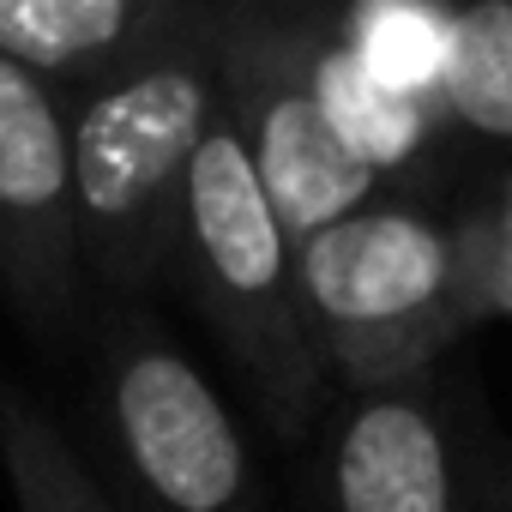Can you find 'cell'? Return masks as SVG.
I'll list each match as a JSON object with an SVG mask.
<instances>
[{
	"mask_svg": "<svg viewBox=\"0 0 512 512\" xmlns=\"http://www.w3.org/2000/svg\"><path fill=\"white\" fill-rule=\"evenodd\" d=\"M169 284L199 308L260 422L278 440H308L332 404L296 272V235L278 223L223 103L187 163L175 272Z\"/></svg>",
	"mask_w": 512,
	"mask_h": 512,
	"instance_id": "4",
	"label": "cell"
},
{
	"mask_svg": "<svg viewBox=\"0 0 512 512\" xmlns=\"http://www.w3.org/2000/svg\"><path fill=\"white\" fill-rule=\"evenodd\" d=\"M500 512H512V434H500Z\"/></svg>",
	"mask_w": 512,
	"mask_h": 512,
	"instance_id": "12",
	"label": "cell"
},
{
	"mask_svg": "<svg viewBox=\"0 0 512 512\" xmlns=\"http://www.w3.org/2000/svg\"><path fill=\"white\" fill-rule=\"evenodd\" d=\"M217 91L211 0H175L127 61L67 91L73 223L91 296L151 302L169 284L187 163L217 115Z\"/></svg>",
	"mask_w": 512,
	"mask_h": 512,
	"instance_id": "2",
	"label": "cell"
},
{
	"mask_svg": "<svg viewBox=\"0 0 512 512\" xmlns=\"http://www.w3.org/2000/svg\"><path fill=\"white\" fill-rule=\"evenodd\" d=\"M0 302L43 350H73L91 320L73 223L67 97L7 55H0Z\"/></svg>",
	"mask_w": 512,
	"mask_h": 512,
	"instance_id": "7",
	"label": "cell"
},
{
	"mask_svg": "<svg viewBox=\"0 0 512 512\" xmlns=\"http://www.w3.org/2000/svg\"><path fill=\"white\" fill-rule=\"evenodd\" d=\"M314 512H500V434L464 362L332 392L314 422Z\"/></svg>",
	"mask_w": 512,
	"mask_h": 512,
	"instance_id": "6",
	"label": "cell"
},
{
	"mask_svg": "<svg viewBox=\"0 0 512 512\" xmlns=\"http://www.w3.org/2000/svg\"><path fill=\"white\" fill-rule=\"evenodd\" d=\"M211 7L223 79L217 103L296 241L380 193H440V163L452 145L428 103L386 97L362 79L344 37V0Z\"/></svg>",
	"mask_w": 512,
	"mask_h": 512,
	"instance_id": "1",
	"label": "cell"
},
{
	"mask_svg": "<svg viewBox=\"0 0 512 512\" xmlns=\"http://www.w3.org/2000/svg\"><path fill=\"white\" fill-rule=\"evenodd\" d=\"M476 247H482V272H488V296H494V320H512V187L476 193L464 199Z\"/></svg>",
	"mask_w": 512,
	"mask_h": 512,
	"instance_id": "11",
	"label": "cell"
},
{
	"mask_svg": "<svg viewBox=\"0 0 512 512\" xmlns=\"http://www.w3.org/2000/svg\"><path fill=\"white\" fill-rule=\"evenodd\" d=\"M428 109L446 145L512 151V0H446Z\"/></svg>",
	"mask_w": 512,
	"mask_h": 512,
	"instance_id": "9",
	"label": "cell"
},
{
	"mask_svg": "<svg viewBox=\"0 0 512 512\" xmlns=\"http://www.w3.org/2000/svg\"><path fill=\"white\" fill-rule=\"evenodd\" d=\"M302 308L332 392L410 380L494 320L464 199L398 187L296 241Z\"/></svg>",
	"mask_w": 512,
	"mask_h": 512,
	"instance_id": "3",
	"label": "cell"
},
{
	"mask_svg": "<svg viewBox=\"0 0 512 512\" xmlns=\"http://www.w3.org/2000/svg\"><path fill=\"white\" fill-rule=\"evenodd\" d=\"M175 0H0V55L61 97L127 61Z\"/></svg>",
	"mask_w": 512,
	"mask_h": 512,
	"instance_id": "8",
	"label": "cell"
},
{
	"mask_svg": "<svg viewBox=\"0 0 512 512\" xmlns=\"http://www.w3.org/2000/svg\"><path fill=\"white\" fill-rule=\"evenodd\" d=\"M0 470L19 512H121L85 446L13 380H0Z\"/></svg>",
	"mask_w": 512,
	"mask_h": 512,
	"instance_id": "10",
	"label": "cell"
},
{
	"mask_svg": "<svg viewBox=\"0 0 512 512\" xmlns=\"http://www.w3.org/2000/svg\"><path fill=\"white\" fill-rule=\"evenodd\" d=\"M79 344L91 452L121 512H272L235 410L151 302L91 296Z\"/></svg>",
	"mask_w": 512,
	"mask_h": 512,
	"instance_id": "5",
	"label": "cell"
}]
</instances>
